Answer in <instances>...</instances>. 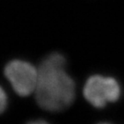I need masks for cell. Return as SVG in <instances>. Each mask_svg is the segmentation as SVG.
<instances>
[{
  "instance_id": "1",
  "label": "cell",
  "mask_w": 124,
  "mask_h": 124,
  "mask_svg": "<svg viewBox=\"0 0 124 124\" xmlns=\"http://www.w3.org/2000/svg\"><path fill=\"white\" fill-rule=\"evenodd\" d=\"M39 77L35 100L41 108L58 112L73 103L76 87L74 80L66 70V59L61 54L53 53L38 67Z\"/></svg>"
},
{
  "instance_id": "2",
  "label": "cell",
  "mask_w": 124,
  "mask_h": 124,
  "mask_svg": "<svg viewBox=\"0 0 124 124\" xmlns=\"http://www.w3.org/2000/svg\"><path fill=\"white\" fill-rule=\"evenodd\" d=\"M121 92L122 90L117 80L101 75L90 77L84 87L85 99L96 108H103L108 103L117 101Z\"/></svg>"
},
{
  "instance_id": "3",
  "label": "cell",
  "mask_w": 124,
  "mask_h": 124,
  "mask_svg": "<svg viewBox=\"0 0 124 124\" xmlns=\"http://www.w3.org/2000/svg\"><path fill=\"white\" fill-rule=\"evenodd\" d=\"M4 75L17 95L28 97L35 91L39 77L38 68L29 62L11 60L4 67Z\"/></svg>"
},
{
  "instance_id": "4",
  "label": "cell",
  "mask_w": 124,
  "mask_h": 124,
  "mask_svg": "<svg viewBox=\"0 0 124 124\" xmlns=\"http://www.w3.org/2000/svg\"><path fill=\"white\" fill-rule=\"evenodd\" d=\"M8 104V97L5 91L0 85V114H2L7 108Z\"/></svg>"
},
{
  "instance_id": "5",
  "label": "cell",
  "mask_w": 124,
  "mask_h": 124,
  "mask_svg": "<svg viewBox=\"0 0 124 124\" xmlns=\"http://www.w3.org/2000/svg\"><path fill=\"white\" fill-rule=\"evenodd\" d=\"M27 124H49V123L44 120H34L29 122Z\"/></svg>"
},
{
  "instance_id": "6",
  "label": "cell",
  "mask_w": 124,
  "mask_h": 124,
  "mask_svg": "<svg viewBox=\"0 0 124 124\" xmlns=\"http://www.w3.org/2000/svg\"><path fill=\"white\" fill-rule=\"evenodd\" d=\"M98 124H110V123H107V122H102V123H98Z\"/></svg>"
}]
</instances>
